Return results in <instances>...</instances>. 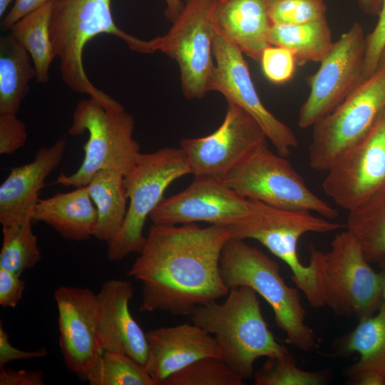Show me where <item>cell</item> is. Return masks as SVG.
Returning a JSON list of instances; mask_svg holds the SVG:
<instances>
[{
    "label": "cell",
    "instance_id": "cell-10",
    "mask_svg": "<svg viewBox=\"0 0 385 385\" xmlns=\"http://www.w3.org/2000/svg\"><path fill=\"white\" fill-rule=\"evenodd\" d=\"M383 274L375 272L360 245L346 230L336 234L324 253V305L335 314L359 319L372 315L382 295Z\"/></svg>",
    "mask_w": 385,
    "mask_h": 385
},
{
    "label": "cell",
    "instance_id": "cell-18",
    "mask_svg": "<svg viewBox=\"0 0 385 385\" xmlns=\"http://www.w3.org/2000/svg\"><path fill=\"white\" fill-rule=\"evenodd\" d=\"M146 336L148 350L144 366L155 385H162L168 377L200 359L221 358L215 337L192 322L150 329Z\"/></svg>",
    "mask_w": 385,
    "mask_h": 385
},
{
    "label": "cell",
    "instance_id": "cell-31",
    "mask_svg": "<svg viewBox=\"0 0 385 385\" xmlns=\"http://www.w3.org/2000/svg\"><path fill=\"white\" fill-rule=\"evenodd\" d=\"M245 380L222 359H200L168 377L162 385H243Z\"/></svg>",
    "mask_w": 385,
    "mask_h": 385
},
{
    "label": "cell",
    "instance_id": "cell-22",
    "mask_svg": "<svg viewBox=\"0 0 385 385\" xmlns=\"http://www.w3.org/2000/svg\"><path fill=\"white\" fill-rule=\"evenodd\" d=\"M31 218L49 225L65 239L83 241L93 237L97 210L88 187L82 186L39 199Z\"/></svg>",
    "mask_w": 385,
    "mask_h": 385
},
{
    "label": "cell",
    "instance_id": "cell-13",
    "mask_svg": "<svg viewBox=\"0 0 385 385\" xmlns=\"http://www.w3.org/2000/svg\"><path fill=\"white\" fill-rule=\"evenodd\" d=\"M385 188V111L369 132L327 170L322 189L349 211Z\"/></svg>",
    "mask_w": 385,
    "mask_h": 385
},
{
    "label": "cell",
    "instance_id": "cell-29",
    "mask_svg": "<svg viewBox=\"0 0 385 385\" xmlns=\"http://www.w3.org/2000/svg\"><path fill=\"white\" fill-rule=\"evenodd\" d=\"M80 377L91 385H155L144 365L115 351H103L96 364Z\"/></svg>",
    "mask_w": 385,
    "mask_h": 385
},
{
    "label": "cell",
    "instance_id": "cell-16",
    "mask_svg": "<svg viewBox=\"0 0 385 385\" xmlns=\"http://www.w3.org/2000/svg\"><path fill=\"white\" fill-rule=\"evenodd\" d=\"M252 211V204L224 179L195 175L184 190L163 200L150 215L153 224L176 225L206 222L227 227Z\"/></svg>",
    "mask_w": 385,
    "mask_h": 385
},
{
    "label": "cell",
    "instance_id": "cell-39",
    "mask_svg": "<svg viewBox=\"0 0 385 385\" xmlns=\"http://www.w3.org/2000/svg\"><path fill=\"white\" fill-rule=\"evenodd\" d=\"M43 370H14L0 368V385H43L44 384Z\"/></svg>",
    "mask_w": 385,
    "mask_h": 385
},
{
    "label": "cell",
    "instance_id": "cell-15",
    "mask_svg": "<svg viewBox=\"0 0 385 385\" xmlns=\"http://www.w3.org/2000/svg\"><path fill=\"white\" fill-rule=\"evenodd\" d=\"M267 138L258 123L232 103L222 124L213 133L180 140L191 170L195 175L225 177Z\"/></svg>",
    "mask_w": 385,
    "mask_h": 385
},
{
    "label": "cell",
    "instance_id": "cell-43",
    "mask_svg": "<svg viewBox=\"0 0 385 385\" xmlns=\"http://www.w3.org/2000/svg\"><path fill=\"white\" fill-rule=\"evenodd\" d=\"M377 69H385V45L381 52L377 64Z\"/></svg>",
    "mask_w": 385,
    "mask_h": 385
},
{
    "label": "cell",
    "instance_id": "cell-1",
    "mask_svg": "<svg viewBox=\"0 0 385 385\" xmlns=\"http://www.w3.org/2000/svg\"><path fill=\"white\" fill-rule=\"evenodd\" d=\"M230 237L220 225L153 224L128 272L142 283L140 311L190 315L196 307L227 295L220 264Z\"/></svg>",
    "mask_w": 385,
    "mask_h": 385
},
{
    "label": "cell",
    "instance_id": "cell-37",
    "mask_svg": "<svg viewBox=\"0 0 385 385\" xmlns=\"http://www.w3.org/2000/svg\"><path fill=\"white\" fill-rule=\"evenodd\" d=\"M26 282L21 275L0 268V305L4 308H15L21 302Z\"/></svg>",
    "mask_w": 385,
    "mask_h": 385
},
{
    "label": "cell",
    "instance_id": "cell-21",
    "mask_svg": "<svg viewBox=\"0 0 385 385\" xmlns=\"http://www.w3.org/2000/svg\"><path fill=\"white\" fill-rule=\"evenodd\" d=\"M210 19L212 26L243 54L260 62L270 45L273 24L269 0H212Z\"/></svg>",
    "mask_w": 385,
    "mask_h": 385
},
{
    "label": "cell",
    "instance_id": "cell-27",
    "mask_svg": "<svg viewBox=\"0 0 385 385\" xmlns=\"http://www.w3.org/2000/svg\"><path fill=\"white\" fill-rule=\"evenodd\" d=\"M53 0L25 15L9 29V33L29 52L36 71V80L46 83L51 64L56 58L50 33Z\"/></svg>",
    "mask_w": 385,
    "mask_h": 385
},
{
    "label": "cell",
    "instance_id": "cell-24",
    "mask_svg": "<svg viewBox=\"0 0 385 385\" xmlns=\"http://www.w3.org/2000/svg\"><path fill=\"white\" fill-rule=\"evenodd\" d=\"M30 55L9 33L0 38V113H16L36 78Z\"/></svg>",
    "mask_w": 385,
    "mask_h": 385
},
{
    "label": "cell",
    "instance_id": "cell-4",
    "mask_svg": "<svg viewBox=\"0 0 385 385\" xmlns=\"http://www.w3.org/2000/svg\"><path fill=\"white\" fill-rule=\"evenodd\" d=\"M191 322L212 334L221 358L244 380L253 377L260 357H279L289 353L279 344L265 321L255 291L247 286L230 289L225 301L196 307Z\"/></svg>",
    "mask_w": 385,
    "mask_h": 385
},
{
    "label": "cell",
    "instance_id": "cell-3",
    "mask_svg": "<svg viewBox=\"0 0 385 385\" xmlns=\"http://www.w3.org/2000/svg\"><path fill=\"white\" fill-rule=\"evenodd\" d=\"M50 33L64 83L109 109L123 106L89 80L83 61L86 45L98 35L106 34L123 40L134 51L153 53L150 40L133 36L115 24L111 0H53Z\"/></svg>",
    "mask_w": 385,
    "mask_h": 385
},
{
    "label": "cell",
    "instance_id": "cell-9",
    "mask_svg": "<svg viewBox=\"0 0 385 385\" xmlns=\"http://www.w3.org/2000/svg\"><path fill=\"white\" fill-rule=\"evenodd\" d=\"M384 111L385 69H377L312 125L308 151L311 168L327 172L345 150L369 132Z\"/></svg>",
    "mask_w": 385,
    "mask_h": 385
},
{
    "label": "cell",
    "instance_id": "cell-44",
    "mask_svg": "<svg viewBox=\"0 0 385 385\" xmlns=\"http://www.w3.org/2000/svg\"><path fill=\"white\" fill-rule=\"evenodd\" d=\"M13 0H0V16L4 15L9 5Z\"/></svg>",
    "mask_w": 385,
    "mask_h": 385
},
{
    "label": "cell",
    "instance_id": "cell-35",
    "mask_svg": "<svg viewBox=\"0 0 385 385\" xmlns=\"http://www.w3.org/2000/svg\"><path fill=\"white\" fill-rule=\"evenodd\" d=\"M25 123L16 113H0V154L11 155L22 148L27 140Z\"/></svg>",
    "mask_w": 385,
    "mask_h": 385
},
{
    "label": "cell",
    "instance_id": "cell-41",
    "mask_svg": "<svg viewBox=\"0 0 385 385\" xmlns=\"http://www.w3.org/2000/svg\"><path fill=\"white\" fill-rule=\"evenodd\" d=\"M166 3V9H165V15L166 18L171 22H173L182 11L185 3L182 0H165Z\"/></svg>",
    "mask_w": 385,
    "mask_h": 385
},
{
    "label": "cell",
    "instance_id": "cell-28",
    "mask_svg": "<svg viewBox=\"0 0 385 385\" xmlns=\"http://www.w3.org/2000/svg\"><path fill=\"white\" fill-rule=\"evenodd\" d=\"M346 228L369 262L385 259V188L348 211Z\"/></svg>",
    "mask_w": 385,
    "mask_h": 385
},
{
    "label": "cell",
    "instance_id": "cell-19",
    "mask_svg": "<svg viewBox=\"0 0 385 385\" xmlns=\"http://www.w3.org/2000/svg\"><path fill=\"white\" fill-rule=\"evenodd\" d=\"M97 296L102 349L126 354L145 365L148 344L146 333L130 312L129 304L133 297L131 282L120 279L106 280Z\"/></svg>",
    "mask_w": 385,
    "mask_h": 385
},
{
    "label": "cell",
    "instance_id": "cell-42",
    "mask_svg": "<svg viewBox=\"0 0 385 385\" xmlns=\"http://www.w3.org/2000/svg\"><path fill=\"white\" fill-rule=\"evenodd\" d=\"M361 9L370 15H379L383 0H357Z\"/></svg>",
    "mask_w": 385,
    "mask_h": 385
},
{
    "label": "cell",
    "instance_id": "cell-12",
    "mask_svg": "<svg viewBox=\"0 0 385 385\" xmlns=\"http://www.w3.org/2000/svg\"><path fill=\"white\" fill-rule=\"evenodd\" d=\"M365 50L363 28L354 23L334 43L317 71L309 78L310 91L299 113L301 128L312 127L332 112L364 81Z\"/></svg>",
    "mask_w": 385,
    "mask_h": 385
},
{
    "label": "cell",
    "instance_id": "cell-34",
    "mask_svg": "<svg viewBox=\"0 0 385 385\" xmlns=\"http://www.w3.org/2000/svg\"><path fill=\"white\" fill-rule=\"evenodd\" d=\"M260 62L265 77L275 84L285 83L294 73V56L284 47L268 46L262 51Z\"/></svg>",
    "mask_w": 385,
    "mask_h": 385
},
{
    "label": "cell",
    "instance_id": "cell-26",
    "mask_svg": "<svg viewBox=\"0 0 385 385\" xmlns=\"http://www.w3.org/2000/svg\"><path fill=\"white\" fill-rule=\"evenodd\" d=\"M342 349L346 354L357 352L361 356L346 371L349 379L367 372L385 374V302L376 315L360 319L345 339Z\"/></svg>",
    "mask_w": 385,
    "mask_h": 385
},
{
    "label": "cell",
    "instance_id": "cell-45",
    "mask_svg": "<svg viewBox=\"0 0 385 385\" xmlns=\"http://www.w3.org/2000/svg\"><path fill=\"white\" fill-rule=\"evenodd\" d=\"M382 295H383L384 299L385 300V274H383Z\"/></svg>",
    "mask_w": 385,
    "mask_h": 385
},
{
    "label": "cell",
    "instance_id": "cell-7",
    "mask_svg": "<svg viewBox=\"0 0 385 385\" xmlns=\"http://www.w3.org/2000/svg\"><path fill=\"white\" fill-rule=\"evenodd\" d=\"M191 174L184 150L165 147L141 153L131 170L124 176L128 207L123 225L108 242L107 256L120 261L139 253L146 241L143 229L146 220L163 200L166 188L176 179Z\"/></svg>",
    "mask_w": 385,
    "mask_h": 385
},
{
    "label": "cell",
    "instance_id": "cell-8",
    "mask_svg": "<svg viewBox=\"0 0 385 385\" xmlns=\"http://www.w3.org/2000/svg\"><path fill=\"white\" fill-rule=\"evenodd\" d=\"M242 197L289 210L313 212L334 220L338 211L318 197L286 157L267 142L259 145L224 178Z\"/></svg>",
    "mask_w": 385,
    "mask_h": 385
},
{
    "label": "cell",
    "instance_id": "cell-14",
    "mask_svg": "<svg viewBox=\"0 0 385 385\" xmlns=\"http://www.w3.org/2000/svg\"><path fill=\"white\" fill-rule=\"evenodd\" d=\"M214 74L209 91L222 93L248 113L261 126L277 153L288 156L298 146V139L285 123L263 105L252 81L242 52L212 26Z\"/></svg>",
    "mask_w": 385,
    "mask_h": 385
},
{
    "label": "cell",
    "instance_id": "cell-25",
    "mask_svg": "<svg viewBox=\"0 0 385 385\" xmlns=\"http://www.w3.org/2000/svg\"><path fill=\"white\" fill-rule=\"evenodd\" d=\"M269 41L270 45L290 50L297 66L309 62L320 63L334 43L326 18L301 24L273 25Z\"/></svg>",
    "mask_w": 385,
    "mask_h": 385
},
{
    "label": "cell",
    "instance_id": "cell-33",
    "mask_svg": "<svg viewBox=\"0 0 385 385\" xmlns=\"http://www.w3.org/2000/svg\"><path fill=\"white\" fill-rule=\"evenodd\" d=\"M324 0H269L273 25H294L326 18Z\"/></svg>",
    "mask_w": 385,
    "mask_h": 385
},
{
    "label": "cell",
    "instance_id": "cell-11",
    "mask_svg": "<svg viewBox=\"0 0 385 385\" xmlns=\"http://www.w3.org/2000/svg\"><path fill=\"white\" fill-rule=\"evenodd\" d=\"M212 0H186L184 7L163 36L150 40L179 67L181 88L188 99L203 98L209 91L215 62L213 55Z\"/></svg>",
    "mask_w": 385,
    "mask_h": 385
},
{
    "label": "cell",
    "instance_id": "cell-30",
    "mask_svg": "<svg viewBox=\"0 0 385 385\" xmlns=\"http://www.w3.org/2000/svg\"><path fill=\"white\" fill-rule=\"evenodd\" d=\"M33 220L2 227L0 268L21 275L35 267L41 259L38 238L32 229Z\"/></svg>",
    "mask_w": 385,
    "mask_h": 385
},
{
    "label": "cell",
    "instance_id": "cell-32",
    "mask_svg": "<svg viewBox=\"0 0 385 385\" xmlns=\"http://www.w3.org/2000/svg\"><path fill=\"white\" fill-rule=\"evenodd\" d=\"M327 377L324 371L312 372L299 369L290 353L267 358L253 375L256 385H320Z\"/></svg>",
    "mask_w": 385,
    "mask_h": 385
},
{
    "label": "cell",
    "instance_id": "cell-23",
    "mask_svg": "<svg viewBox=\"0 0 385 385\" xmlns=\"http://www.w3.org/2000/svg\"><path fill=\"white\" fill-rule=\"evenodd\" d=\"M86 186L97 210L93 237L108 244L119 232L127 212L124 175L103 170Z\"/></svg>",
    "mask_w": 385,
    "mask_h": 385
},
{
    "label": "cell",
    "instance_id": "cell-17",
    "mask_svg": "<svg viewBox=\"0 0 385 385\" xmlns=\"http://www.w3.org/2000/svg\"><path fill=\"white\" fill-rule=\"evenodd\" d=\"M59 346L66 366L81 376L102 355L97 294L88 288L60 286L54 292Z\"/></svg>",
    "mask_w": 385,
    "mask_h": 385
},
{
    "label": "cell",
    "instance_id": "cell-6",
    "mask_svg": "<svg viewBox=\"0 0 385 385\" xmlns=\"http://www.w3.org/2000/svg\"><path fill=\"white\" fill-rule=\"evenodd\" d=\"M135 118L124 108L108 109L90 97L80 101L68 133L76 136L88 132L84 158L74 173H61L56 183L75 188L86 186L103 170L117 171L125 176L141 153L139 143L133 138Z\"/></svg>",
    "mask_w": 385,
    "mask_h": 385
},
{
    "label": "cell",
    "instance_id": "cell-20",
    "mask_svg": "<svg viewBox=\"0 0 385 385\" xmlns=\"http://www.w3.org/2000/svg\"><path fill=\"white\" fill-rule=\"evenodd\" d=\"M67 147L65 139L43 146L34 160L14 168L0 186V223L18 225L31 219L41 190L48 175L60 165Z\"/></svg>",
    "mask_w": 385,
    "mask_h": 385
},
{
    "label": "cell",
    "instance_id": "cell-2",
    "mask_svg": "<svg viewBox=\"0 0 385 385\" xmlns=\"http://www.w3.org/2000/svg\"><path fill=\"white\" fill-rule=\"evenodd\" d=\"M249 200L251 212L225 227L231 237L260 242L289 267L292 280L309 304L314 308L324 307L322 274L324 253L312 245L309 263L304 265L299 258L298 242L304 234L328 233L344 225L312 212L284 210Z\"/></svg>",
    "mask_w": 385,
    "mask_h": 385
},
{
    "label": "cell",
    "instance_id": "cell-36",
    "mask_svg": "<svg viewBox=\"0 0 385 385\" xmlns=\"http://www.w3.org/2000/svg\"><path fill=\"white\" fill-rule=\"evenodd\" d=\"M379 20L374 29L366 37V50L364 68V79L373 75L376 68L379 58L385 45V0H383Z\"/></svg>",
    "mask_w": 385,
    "mask_h": 385
},
{
    "label": "cell",
    "instance_id": "cell-38",
    "mask_svg": "<svg viewBox=\"0 0 385 385\" xmlns=\"http://www.w3.org/2000/svg\"><path fill=\"white\" fill-rule=\"evenodd\" d=\"M48 354L45 347L36 350L27 351L14 346L8 333L6 332L2 322L0 323V368L4 367L7 363L32 359H42Z\"/></svg>",
    "mask_w": 385,
    "mask_h": 385
},
{
    "label": "cell",
    "instance_id": "cell-5",
    "mask_svg": "<svg viewBox=\"0 0 385 385\" xmlns=\"http://www.w3.org/2000/svg\"><path fill=\"white\" fill-rule=\"evenodd\" d=\"M220 269L230 289L247 286L265 299L274 312L277 326L285 334L287 343L307 352L317 349V339L306 322L298 289L285 283L274 260L244 240L230 237L222 249Z\"/></svg>",
    "mask_w": 385,
    "mask_h": 385
},
{
    "label": "cell",
    "instance_id": "cell-40",
    "mask_svg": "<svg viewBox=\"0 0 385 385\" xmlns=\"http://www.w3.org/2000/svg\"><path fill=\"white\" fill-rule=\"evenodd\" d=\"M50 0H15L14 4L8 14L3 19L1 26L9 30L19 19L41 6Z\"/></svg>",
    "mask_w": 385,
    "mask_h": 385
}]
</instances>
